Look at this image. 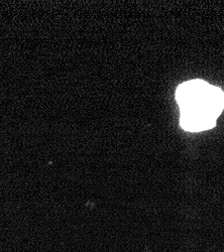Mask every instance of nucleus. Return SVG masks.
<instances>
[{
	"label": "nucleus",
	"mask_w": 224,
	"mask_h": 252,
	"mask_svg": "<svg viewBox=\"0 0 224 252\" xmlns=\"http://www.w3.org/2000/svg\"><path fill=\"white\" fill-rule=\"evenodd\" d=\"M176 98L181 108L182 127L192 132L214 127L224 107V93L201 80L183 83Z\"/></svg>",
	"instance_id": "1"
}]
</instances>
